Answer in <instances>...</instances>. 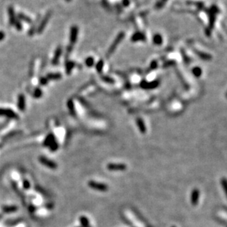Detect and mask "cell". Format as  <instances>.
Here are the masks:
<instances>
[{
	"instance_id": "obj_2",
	"label": "cell",
	"mask_w": 227,
	"mask_h": 227,
	"mask_svg": "<svg viewBox=\"0 0 227 227\" xmlns=\"http://www.w3.org/2000/svg\"><path fill=\"white\" fill-rule=\"evenodd\" d=\"M199 200V190L198 189H194L191 194V203L193 206L198 204Z\"/></svg>"
},
{
	"instance_id": "obj_8",
	"label": "cell",
	"mask_w": 227,
	"mask_h": 227,
	"mask_svg": "<svg viewBox=\"0 0 227 227\" xmlns=\"http://www.w3.org/2000/svg\"><path fill=\"white\" fill-rule=\"evenodd\" d=\"M221 184L222 186V188H223V191H224L225 194H226V197H227V179L226 178H222L221 181Z\"/></svg>"
},
{
	"instance_id": "obj_10",
	"label": "cell",
	"mask_w": 227,
	"mask_h": 227,
	"mask_svg": "<svg viewBox=\"0 0 227 227\" xmlns=\"http://www.w3.org/2000/svg\"><path fill=\"white\" fill-rule=\"evenodd\" d=\"M192 72L195 76H196V77H200V76L201 75V74H202V70H201L199 67H196V68L193 69Z\"/></svg>"
},
{
	"instance_id": "obj_11",
	"label": "cell",
	"mask_w": 227,
	"mask_h": 227,
	"mask_svg": "<svg viewBox=\"0 0 227 227\" xmlns=\"http://www.w3.org/2000/svg\"><path fill=\"white\" fill-rule=\"evenodd\" d=\"M144 38V35L141 34V33H136L132 38L133 41H139V40H142Z\"/></svg>"
},
{
	"instance_id": "obj_6",
	"label": "cell",
	"mask_w": 227,
	"mask_h": 227,
	"mask_svg": "<svg viewBox=\"0 0 227 227\" xmlns=\"http://www.w3.org/2000/svg\"><path fill=\"white\" fill-rule=\"evenodd\" d=\"M77 29L76 28H72V30H71V42L72 44L74 42H75L76 41V38H77Z\"/></svg>"
},
{
	"instance_id": "obj_13",
	"label": "cell",
	"mask_w": 227,
	"mask_h": 227,
	"mask_svg": "<svg viewBox=\"0 0 227 227\" xmlns=\"http://www.w3.org/2000/svg\"><path fill=\"white\" fill-rule=\"evenodd\" d=\"M166 1H167V0H159V1L158 2V3L156 4V8H162V7L165 5Z\"/></svg>"
},
{
	"instance_id": "obj_4",
	"label": "cell",
	"mask_w": 227,
	"mask_h": 227,
	"mask_svg": "<svg viewBox=\"0 0 227 227\" xmlns=\"http://www.w3.org/2000/svg\"><path fill=\"white\" fill-rule=\"evenodd\" d=\"M40 161L41 163H43L44 165H46V166H48L49 167H50V168H56V165H55L54 162H51V161L48 160V159H47L46 158H44V157H41L40 158Z\"/></svg>"
},
{
	"instance_id": "obj_1",
	"label": "cell",
	"mask_w": 227,
	"mask_h": 227,
	"mask_svg": "<svg viewBox=\"0 0 227 227\" xmlns=\"http://www.w3.org/2000/svg\"><path fill=\"white\" fill-rule=\"evenodd\" d=\"M89 186L91 187L93 189H98V190L101 191H105L108 189V187L106 185L103 184H100V183H97L95 182H89Z\"/></svg>"
},
{
	"instance_id": "obj_16",
	"label": "cell",
	"mask_w": 227,
	"mask_h": 227,
	"mask_svg": "<svg viewBox=\"0 0 227 227\" xmlns=\"http://www.w3.org/2000/svg\"><path fill=\"white\" fill-rule=\"evenodd\" d=\"M173 227H176V226H173Z\"/></svg>"
},
{
	"instance_id": "obj_9",
	"label": "cell",
	"mask_w": 227,
	"mask_h": 227,
	"mask_svg": "<svg viewBox=\"0 0 227 227\" xmlns=\"http://www.w3.org/2000/svg\"><path fill=\"white\" fill-rule=\"evenodd\" d=\"M158 82H153L150 83V84H147L146 85H144L143 87L145 88V89H153V88H156V86H158Z\"/></svg>"
},
{
	"instance_id": "obj_12",
	"label": "cell",
	"mask_w": 227,
	"mask_h": 227,
	"mask_svg": "<svg viewBox=\"0 0 227 227\" xmlns=\"http://www.w3.org/2000/svg\"><path fill=\"white\" fill-rule=\"evenodd\" d=\"M153 41L155 42L156 44H160L162 43V37H161V35H155L153 38Z\"/></svg>"
},
{
	"instance_id": "obj_7",
	"label": "cell",
	"mask_w": 227,
	"mask_h": 227,
	"mask_svg": "<svg viewBox=\"0 0 227 227\" xmlns=\"http://www.w3.org/2000/svg\"><path fill=\"white\" fill-rule=\"evenodd\" d=\"M137 124L139 125V128H140V131H142V133H145L146 131V128H145V125L144 124L143 121L142 120L138 119L137 120Z\"/></svg>"
},
{
	"instance_id": "obj_15",
	"label": "cell",
	"mask_w": 227,
	"mask_h": 227,
	"mask_svg": "<svg viewBox=\"0 0 227 227\" xmlns=\"http://www.w3.org/2000/svg\"><path fill=\"white\" fill-rule=\"evenodd\" d=\"M226 98H227V93H226Z\"/></svg>"
},
{
	"instance_id": "obj_5",
	"label": "cell",
	"mask_w": 227,
	"mask_h": 227,
	"mask_svg": "<svg viewBox=\"0 0 227 227\" xmlns=\"http://www.w3.org/2000/svg\"><path fill=\"white\" fill-rule=\"evenodd\" d=\"M108 168L109 170H123L125 169V165H122V164H119V165H117V164H110L108 165Z\"/></svg>"
},
{
	"instance_id": "obj_14",
	"label": "cell",
	"mask_w": 227,
	"mask_h": 227,
	"mask_svg": "<svg viewBox=\"0 0 227 227\" xmlns=\"http://www.w3.org/2000/svg\"><path fill=\"white\" fill-rule=\"evenodd\" d=\"M86 64H87L88 66H91L93 64V59L91 58H89L86 60Z\"/></svg>"
},
{
	"instance_id": "obj_3",
	"label": "cell",
	"mask_w": 227,
	"mask_h": 227,
	"mask_svg": "<svg viewBox=\"0 0 227 227\" xmlns=\"http://www.w3.org/2000/svg\"><path fill=\"white\" fill-rule=\"evenodd\" d=\"M123 33H120V34L118 35L117 38H116L114 41V42H113V44L112 45H111V47H110L109 49V51H108V55H110V54L112 52L113 50H114V49L116 48L118 44L120 43V41H121L122 39H123Z\"/></svg>"
}]
</instances>
